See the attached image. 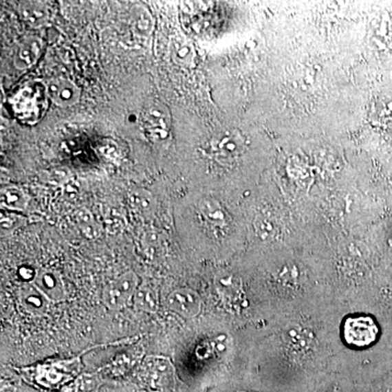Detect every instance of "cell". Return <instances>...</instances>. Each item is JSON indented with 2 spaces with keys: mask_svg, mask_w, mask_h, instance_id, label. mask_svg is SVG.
Returning a JSON list of instances; mask_svg holds the SVG:
<instances>
[{
  "mask_svg": "<svg viewBox=\"0 0 392 392\" xmlns=\"http://www.w3.org/2000/svg\"><path fill=\"white\" fill-rule=\"evenodd\" d=\"M50 100L59 107H70L81 98V89L70 78L56 76L46 82Z\"/></svg>",
  "mask_w": 392,
  "mask_h": 392,
  "instance_id": "277c9868",
  "label": "cell"
},
{
  "mask_svg": "<svg viewBox=\"0 0 392 392\" xmlns=\"http://www.w3.org/2000/svg\"><path fill=\"white\" fill-rule=\"evenodd\" d=\"M345 342L356 348H365L376 341L378 326L369 316L350 317L343 327Z\"/></svg>",
  "mask_w": 392,
  "mask_h": 392,
  "instance_id": "3957f363",
  "label": "cell"
},
{
  "mask_svg": "<svg viewBox=\"0 0 392 392\" xmlns=\"http://www.w3.org/2000/svg\"><path fill=\"white\" fill-rule=\"evenodd\" d=\"M1 202L7 208L22 210L25 208L28 197L23 191L18 188H7L1 193Z\"/></svg>",
  "mask_w": 392,
  "mask_h": 392,
  "instance_id": "8fae6325",
  "label": "cell"
},
{
  "mask_svg": "<svg viewBox=\"0 0 392 392\" xmlns=\"http://www.w3.org/2000/svg\"><path fill=\"white\" fill-rule=\"evenodd\" d=\"M133 300L136 309H141L143 312L153 313V312L156 311L157 305H158L154 291L149 287H144V285L139 287V289L136 290Z\"/></svg>",
  "mask_w": 392,
  "mask_h": 392,
  "instance_id": "30bf717a",
  "label": "cell"
},
{
  "mask_svg": "<svg viewBox=\"0 0 392 392\" xmlns=\"http://www.w3.org/2000/svg\"><path fill=\"white\" fill-rule=\"evenodd\" d=\"M44 298L42 293L34 285V289H31V292H26L24 296V303L30 306V309H42L44 305Z\"/></svg>",
  "mask_w": 392,
  "mask_h": 392,
  "instance_id": "4fadbf2b",
  "label": "cell"
},
{
  "mask_svg": "<svg viewBox=\"0 0 392 392\" xmlns=\"http://www.w3.org/2000/svg\"><path fill=\"white\" fill-rule=\"evenodd\" d=\"M173 59L178 63L181 65H186L188 63L191 57H190V47L188 45L183 44L180 41H177V42L173 44Z\"/></svg>",
  "mask_w": 392,
  "mask_h": 392,
  "instance_id": "7c38bea8",
  "label": "cell"
},
{
  "mask_svg": "<svg viewBox=\"0 0 392 392\" xmlns=\"http://www.w3.org/2000/svg\"><path fill=\"white\" fill-rule=\"evenodd\" d=\"M43 50V43L39 37H29L21 43L14 58V65L20 70L30 69L39 61Z\"/></svg>",
  "mask_w": 392,
  "mask_h": 392,
  "instance_id": "ba28073f",
  "label": "cell"
},
{
  "mask_svg": "<svg viewBox=\"0 0 392 392\" xmlns=\"http://www.w3.org/2000/svg\"><path fill=\"white\" fill-rule=\"evenodd\" d=\"M47 84L42 80H32L19 87L11 96L13 116L24 124H35L42 120L48 108Z\"/></svg>",
  "mask_w": 392,
  "mask_h": 392,
  "instance_id": "6da1fadb",
  "label": "cell"
},
{
  "mask_svg": "<svg viewBox=\"0 0 392 392\" xmlns=\"http://www.w3.org/2000/svg\"><path fill=\"white\" fill-rule=\"evenodd\" d=\"M144 378L153 389L169 390L173 382L171 364L164 360L147 362Z\"/></svg>",
  "mask_w": 392,
  "mask_h": 392,
  "instance_id": "52a82bcc",
  "label": "cell"
},
{
  "mask_svg": "<svg viewBox=\"0 0 392 392\" xmlns=\"http://www.w3.org/2000/svg\"><path fill=\"white\" fill-rule=\"evenodd\" d=\"M166 305L173 313L190 318L201 311L202 301L195 291L188 287H179L170 292Z\"/></svg>",
  "mask_w": 392,
  "mask_h": 392,
  "instance_id": "5b68a950",
  "label": "cell"
},
{
  "mask_svg": "<svg viewBox=\"0 0 392 392\" xmlns=\"http://www.w3.org/2000/svg\"><path fill=\"white\" fill-rule=\"evenodd\" d=\"M1 392H17L16 386L9 384V382H3L1 384Z\"/></svg>",
  "mask_w": 392,
  "mask_h": 392,
  "instance_id": "5bb4252c",
  "label": "cell"
},
{
  "mask_svg": "<svg viewBox=\"0 0 392 392\" xmlns=\"http://www.w3.org/2000/svg\"><path fill=\"white\" fill-rule=\"evenodd\" d=\"M139 287V278L135 272H124L105 287L102 303L111 311H119L134 298Z\"/></svg>",
  "mask_w": 392,
  "mask_h": 392,
  "instance_id": "7a4b0ae2",
  "label": "cell"
},
{
  "mask_svg": "<svg viewBox=\"0 0 392 392\" xmlns=\"http://www.w3.org/2000/svg\"><path fill=\"white\" fill-rule=\"evenodd\" d=\"M34 285L45 298L50 300L63 301L65 298V287L63 279L57 272L42 270L34 278Z\"/></svg>",
  "mask_w": 392,
  "mask_h": 392,
  "instance_id": "8992f818",
  "label": "cell"
},
{
  "mask_svg": "<svg viewBox=\"0 0 392 392\" xmlns=\"http://www.w3.org/2000/svg\"><path fill=\"white\" fill-rule=\"evenodd\" d=\"M19 14L28 23L41 25L48 19V8L44 3L28 1L19 5Z\"/></svg>",
  "mask_w": 392,
  "mask_h": 392,
  "instance_id": "9c48e42d",
  "label": "cell"
}]
</instances>
